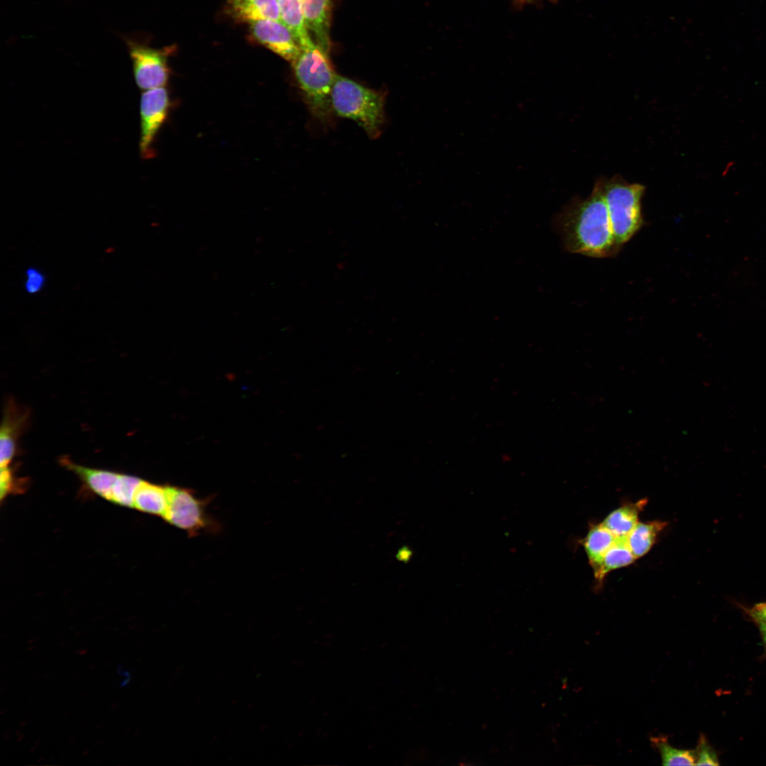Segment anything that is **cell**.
I'll use <instances>...</instances> for the list:
<instances>
[{"mask_svg":"<svg viewBox=\"0 0 766 766\" xmlns=\"http://www.w3.org/2000/svg\"><path fill=\"white\" fill-rule=\"evenodd\" d=\"M385 93L336 75L331 91L333 113L355 121L372 139L381 134L384 123Z\"/></svg>","mask_w":766,"mask_h":766,"instance_id":"3","label":"cell"},{"mask_svg":"<svg viewBox=\"0 0 766 766\" xmlns=\"http://www.w3.org/2000/svg\"><path fill=\"white\" fill-rule=\"evenodd\" d=\"M26 416L13 411V408L6 409L1 423L0 433V465L9 466L16 451V439L26 421Z\"/></svg>","mask_w":766,"mask_h":766,"instance_id":"15","label":"cell"},{"mask_svg":"<svg viewBox=\"0 0 766 766\" xmlns=\"http://www.w3.org/2000/svg\"><path fill=\"white\" fill-rule=\"evenodd\" d=\"M667 522L653 521L638 522L626 535L627 544L635 559L646 555L655 543Z\"/></svg>","mask_w":766,"mask_h":766,"instance_id":"16","label":"cell"},{"mask_svg":"<svg viewBox=\"0 0 766 766\" xmlns=\"http://www.w3.org/2000/svg\"><path fill=\"white\" fill-rule=\"evenodd\" d=\"M229 5L233 16L240 21H280L277 0H229Z\"/></svg>","mask_w":766,"mask_h":766,"instance_id":"11","label":"cell"},{"mask_svg":"<svg viewBox=\"0 0 766 766\" xmlns=\"http://www.w3.org/2000/svg\"><path fill=\"white\" fill-rule=\"evenodd\" d=\"M143 479L119 474L113 486L110 501L123 506L133 507L135 494Z\"/></svg>","mask_w":766,"mask_h":766,"instance_id":"20","label":"cell"},{"mask_svg":"<svg viewBox=\"0 0 766 766\" xmlns=\"http://www.w3.org/2000/svg\"><path fill=\"white\" fill-rule=\"evenodd\" d=\"M616 538L601 523L594 525L589 528L582 540V545L594 572L599 568L604 555Z\"/></svg>","mask_w":766,"mask_h":766,"instance_id":"17","label":"cell"},{"mask_svg":"<svg viewBox=\"0 0 766 766\" xmlns=\"http://www.w3.org/2000/svg\"><path fill=\"white\" fill-rule=\"evenodd\" d=\"M170 107L169 94L164 87L145 90L141 94L139 150L143 159L154 157V143L167 117Z\"/></svg>","mask_w":766,"mask_h":766,"instance_id":"7","label":"cell"},{"mask_svg":"<svg viewBox=\"0 0 766 766\" xmlns=\"http://www.w3.org/2000/svg\"><path fill=\"white\" fill-rule=\"evenodd\" d=\"M635 560L627 544L626 536L616 537L604 555L599 568L594 572V577L596 581L601 582L608 573L627 567Z\"/></svg>","mask_w":766,"mask_h":766,"instance_id":"18","label":"cell"},{"mask_svg":"<svg viewBox=\"0 0 766 766\" xmlns=\"http://www.w3.org/2000/svg\"><path fill=\"white\" fill-rule=\"evenodd\" d=\"M600 181L612 232L621 248L643 225L641 201L645 187L618 176Z\"/></svg>","mask_w":766,"mask_h":766,"instance_id":"4","label":"cell"},{"mask_svg":"<svg viewBox=\"0 0 766 766\" xmlns=\"http://www.w3.org/2000/svg\"><path fill=\"white\" fill-rule=\"evenodd\" d=\"M308 30L315 43L328 52L331 18V0H300Z\"/></svg>","mask_w":766,"mask_h":766,"instance_id":"9","label":"cell"},{"mask_svg":"<svg viewBox=\"0 0 766 766\" xmlns=\"http://www.w3.org/2000/svg\"><path fill=\"white\" fill-rule=\"evenodd\" d=\"M15 483L12 471L9 466L1 467L0 494L1 501L14 489L13 487Z\"/></svg>","mask_w":766,"mask_h":766,"instance_id":"23","label":"cell"},{"mask_svg":"<svg viewBox=\"0 0 766 766\" xmlns=\"http://www.w3.org/2000/svg\"><path fill=\"white\" fill-rule=\"evenodd\" d=\"M695 750L696 765H718L719 762L714 750L704 737H700Z\"/></svg>","mask_w":766,"mask_h":766,"instance_id":"21","label":"cell"},{"mask_svg":"<svg viewBox=\"0 0 766 766\" xmlns=\"http://www.w3.org/2000/svg\"><path fill=\"white\" fill-rule=\"evenodd\" d=\"M748 614L759 626L766 627V602H760L748 609Z\"/></svg>","mask_w":766,"mask_h":766,"instance_id":"24","label":"cell"},{"mask_svg":"<svg viewBox=\"0 0 766 766\" xmlns=\"http://www.w3.org/2000/svg\"><path fill=\"white\" fill-rule=\"evenodd\" d=\"M647 502L643 499L621 505L609 513L601 523L616 537L626 536L638 522L639 514Z\"/></svg>","mask_w":766,"mask_h":766,"instance_id":"14","label":"cell"},{"mask_svg":"<svg viewBox=\"0 0 766 766\" xmlns=\"http://www.w3.org/2000/svg\"><path fill=\"white\" fill-rule=\"evenodd\" d=\"M62 465L77 474L95 494L110 501L118 473L79 465L68 459H62Z\"/></svg>","mask_w":766,"mask_h":766,"instance_id":"10","label":"cell"},{"mask_svg":"<svg viewBox=\"0 0 766 766\" xmlns=\"http://www.w3.org/2000/svg\"><path fill=\"white\" fill-rule=\"evenodd\" d=\"M121 38L128 48L138 87L145 91L164 87L170 74L167 50L152 48L131 35Z\"/></svg>","mask_w":766,"mask_h":766,"instance_id":"6","label":"cell"},{"mask_svg":"<svg viewBox=\"0 0 766 766\" xmlns=\"http://www.w3.org/2000/svg\"><path fill=\"white\" fill-rule=\"evenodd\" d=\"M553 228L571 253L604 258L616 255L621 248L612 232L600 180L587 198L572 199L555 216Z\"/></svg>","mask_w":766,"mask_h":766,"instance_id":"1","label":"cell"},{"mask_svg":"<svg viewBox=\"0 0 766 766\" xmlns=\"http://www.w3.org/2000/svg\"><path fill=\"white\" fill-rule=\"evenodd\" d=\"M280 21L294 36L301 49L315 44L306 24L300 0H277Z\"/></svg>","mask_w":766,"mask_h":766,"instance_id":"13","label":"cell"},{"mask_svg":"<svg viewBox=\"0 0 766 766\" xmlns=\"http://www.w3.org/2000/svg\"><path fill=\"white\" fill-rule=\"evenodd\" d=\"M250 30L256 40L290 62L301 52L294 36L280 21H253L250 23Z\"/></svg>","mask_w":766,"mask_h":766,"instance_id":"8","label":"cell"},{"mask_svg":"<svg viewBox=\"0 0 766 766\" xmlns=\"http://www.w3.org/2000/svg\"><path fill=\"white\" fill-rule=\"evenodd\" d=\"M651 742L658 750L662 765H696L695 750L676 748L672 746L664 737H653L651 738Z\"/></svg>","mask_w":766,"mask_h":766,"instance_id":"19","label":"cell"},{"mask_svg":"<svg viewBox=\"0 0 766 766\" xmlns=\"http://www.w3.org/2000/svg\"><path fill=\"white\" fill-rule=\"evenodd\" d=\"M209 501L198 498L191 489L170 486L169 501L163 518L192 537L204 531L216 530V521L206 511Z\"/></svg>","mask_w":766,"mask_h":766,"instance_id":"5","label":"cell"},{"mask_svg":"<svg viewBox=\"0 0 766 766\" xmlns=\"http://www.w3.org/2000/svg\"><path fill=\"white\" fill-rule=\"evenodd\" d=\"M328 54L315 43L301 49L299 55L291 62L308 108L324 124L330 123L334 114L331 91L337 75Z\"/></svg>","mask_w":766,"mask_h":766,"instance_id":"2","label":"cell"},{"mask_svg":"<svg viewBox=\"0 0 766 766\" xmlns=\"http://www.w3.org/2000/svg\"><path fill=\"white\" fill-rule=\"evenodd\" d=\"M170 486L143 481L134 496L133 507L138 511L163 518L169 501Z\"/></svg>","mask_w":766,"mask_h":766,"instance_id":"12","label":"cell"},{"mask_svg":"<svg viewBox=\"0 0 766 766\" xmlns=\"http://www.w3.org/2000/svg\"><path fill=\"white\" fill-rule=\"evenodd\" d=\"M763 643L766 647V627L759 626H758Z\"/></svg>","mask_w":766,"mask_h":766,"instance_id":"25","label":"cell"},{"mask_svg":"<svg viewBox=\"0 0 766 766\" xmlns=\"http://www.w3.org/2000/svg\"><path fill=\"white\" fill-rule=\"evenodd\" d=\"M25 290L30 294H36L43 289L46 278L38 268L30 267L26 271Z\"/></svg>","mask_w":766,"mask_h":766,"instance_id":"22","label":"cell"}]
</instances>
